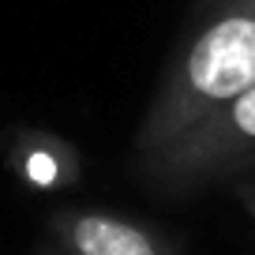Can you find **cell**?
Listing matches in <instances>:
<instances>
[{
	"label": "cell",
	"mask_w": 255,
	"mask_h": 255,
	"mask_svg": "<svg viewBox=\"0 0 255 255\" xmlns=\"http://www.w3.org/2000/svg\"><path fill=\"white\" fill-rule=\"evenodd\" d=\"M237 195L248 207V214H255V184H237Z\"/></svg>",
	"instance_id": "5b68a950"
},
{
	"label": "cell",
	"mask_w": 255,
	"mask_h": 255,
	"mask_svg": "<svg viewBox=\"0 0 255 255\" xmlns=\"http://www.w3.org/2000/svg\"><path fill=\"white\" fill-rule=\"evenodd\" d=\"M8 165L23 184L38 191L72 188L83 176V158L72 143L49 135V131H15L8 146Z\"/></svg>",
	"instance_id": "277c9868"
},
{
	"label": "cell",
	"mask_w": 255,
	"mask_h": 255,
	"mask_svg": "<svg viewBox=\"0 0 255 255\" xmlns=\"http://www.w3.org/2000/svg\"><path fill=\"white\" fill-rule=\"evenodd\" d=\"M255 87V0H199L135 131V161Z\"/></svg>",
	"instance_id": "6da1fadb"
},
{
	"label": "cell",
	"mask_w": 255,
	"mask_h": 255,
	"mask_svg": "<svg viewBox=\"0 0 255 255\" xmlns=\"http://www.w3.org/2000/svg\"><path fill=\"white\" fill-rule=\"evenodd\" d=\"M139 176L150 188L184 195L255 169V87L225 102L180 139L161 146L150 158H139Z\"/></svg>",
	"instance_id": "7a4b0ae2"
},
{
	"label": "cell",
	"mask_w": 255,
	"mask_h": 255,
	"mask_svg": "<svg viewBox=\"0 0 255 255\" xmlns=\"http://www.w3.org/2000/svg\"><path fill=\"white\" fill-rule=\"evenodd\" d=\"M49 233L60 255H176L165 233L113 210H60Z\"/></svg>",
	"instance_id": "3957f363"
}]
</instances>
